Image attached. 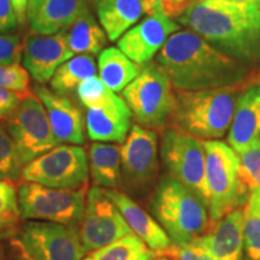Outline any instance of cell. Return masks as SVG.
<instances>
[{
	"mask_svg": "<svg viewBox=\"0 0 260 260\" xmlns=\"http://www.w3.org/2000/svg\"><path fill=\"white\" fill-rule=\"evenodd\" d=\"M176 90H204L259 81L260 69H253L214 48L197 32L178 30L155 56Z\"/></svg>",
	"mask_w": 260,
	"mask_h": 260,
	"instance_id": "obj_1",
	"label": "cell"
},
{
	"mask_svg": "<svg viewBox=\"0 0 260 260\" xmlns=\"http://www.w3.org/2000/svg\"><path fill=\"white\" fill-rule=\"evenodd\" d=\"M177 19L226 56L248 67L260 63V6L206 0L188 6Z\"/></svg>",
	"mask_w": 260,
	"mask_h": 260,
	"instance_id": "obj_2",
	"label": "cell"
},
{
	"mask_svg": "<svg viewBox=\"0 0 260 260\" xmlns=\"http://www.w3.org/2000/svg\"><path fill=\"white\" fill-rule=\"evenodd\" d=\"M259 81L204 90H176L171 125L199 139L223 138L232 124L237 100Z\"/></svg>",
	"mask_w": 260,
	"mask_h": 260,
	"instance_id": "obj_3",
	"label": "cell"
},
{
	"mask_svg": "<svg viewBox=\"0 0 260 260\" xmlns=\"http://www.w3.org/2000/svg\"><path fill=\"white\" fill-rule=\"evenodd\" d=\"M148 207L175 246L189 243L209 229L207 205L169 175L159 178L149 198Z\"/></svg>",
	"mask_w": 260,
	"mask_h": 260,
	"instance_id": "obj_4",
	"label": "cell"
},
{
	"mask_svg": "<svg viewBox=\"0 0 260 260\" xmlns=\"http://www.w3.org/2000/svg\"><path fill=\"white\" fill-rule=\"evenodd\" d=\"M205 178L210 195L209 212L212 222L234 210L241 209L251 191L240 176V159L234 149L219 140H206Z\"/></svg>",
	"mask_w": 260,
	"mask_h": 260,
	"instance_id": "obj_5",
	"label": "cell"
},
{
	"mask_svg": "<svg viewBox=\"0 0 260 260\" xmlns=\"http://www.w3.org/2000/svg\"><path fill=\"white\" fill-rule=\"evenodd\" d=\"M8 247L15 260H82L79 226L31 220L18 225Z\"/></svg>",
	"mask_w": 260,
	"mask_h": 260,
	"instance_id": "obj_6",
	"label": "cell"
},
{
	"mask_svg": "<svg viewBox=\"0 0 260 260\" xmlns=\"http://www.w3.org/2000/svg\"><path fill=\"white\" fill-rule=\"evenodd\" d=\"M174 89L160 67L157 63H147L122 90V95L139 125L162 132L171 121L176 99Z\"/></svg>",
	"mask_w": 260,
	"mask_h": 260,
	"instance_id": "obj_7",
	"label": "cell"
},
{
	"mask_svg": "<svg viewBox=\"0 0 260 260\" xmlns=\"http://www.w3.org/2000/svg\"><path fill=\"white\" fill-rule=\"evenodd\" d=\"M19 218L79 226L86 207L87 190L56 189L23 182L17 188Z\"/></svg>",
	"mask_w": 260,
	"mask_h": 260,
	"instance_id": "obj_8",
	"label": "cell"
},
{
	"mask_svg": "<svg viewBox=\"0 0 260 260\" xmlns=\"http://www.w3.org/2000/svg\"><path fill=\"white\" fill-rule=\"evenodd\" d=\"M160 158L167 175L200 197L209 207L204 141L175 125L167 126L161 134Z\"/></svg>",
	"mask_w": 260,
	"mask_h": 260,
	"instance_id": "obj_9",
	"label": "cell"
},
{
	"mask_svg": "<svg viewBox=\"0 0 260 260\" xmlns=\"http://www.w3.org/2000/svg\"><path fill=\"white\" fill-rule=\"evenodd\" d=\"M122 188L129 197L144 199L153 193L159 181L158 135L154 130L134 124L121 146Z\"/></svg>",
	"mask_w": 260,
	"mask_h": 260,
	"instance_id": "obj_10",
	"label": "cell"
},
{
	"mask_svg": "<svg viewBox=\"0 0 260 260\" xmlns=\"http://www.w3.org/2000/svg\"><path fill=\"white\" fill-rule=\"evenodd\" d=\"M88 154L77 145H58L22 169L21 180L56 189L87 188Z\"/></svg>",
	"mask_w": 260,
	"mask_h": 260,
	"instance_id": "obj_11",
	"label": "cell"
},
{
	"mask_svg": "<svg viewBox=\"0 0 260 260\" xmlns=\"http://www.w3.org/2000/svg\"><path fill=\"white\" fill-rule=\"evenodd\" d=\"M4 124L23 165L59 145L52 132L46 110L34 94L22 100Z\"/></svg>",
	"mask_w": 260,
	"mask_h": 260,
	"instance_id": "obj_12",
	"label": "cell"
},
{
	"mask_svg": "<svg viewBox=\"0 0 260 260\" xmlns=\"http://www.w3.org/2000/svg\"><path fill=\"white\" fill-rule=\"evenodd\" d=\"M133 234L122 213L106 197L103 188L93 186L87 191L86 207L79 224L84 251L94 252Z\"/></svg>",
	"mask_w": 260,
	"mask_h": 260,
	"instance_id": "obj_13",
	"label": "cell"
},
{
	"mask_svg": "<svg viewBox=\"0 0 260 260\" xmlns=\"http://www.w3.org/2000/svg\"><path fill=\"white\" fill-rule=\"evenodd\" d=\"M70 58L67 29L50 35L30 31L22 42L23 67L38 84L50 82L58 68Z\"/></svg>",
	"mask_w": 260,
	"mask_h": 260,
	"instance_id": "obj_14",
	"label": "cell"
},
{
	"mask_svg": "<svg viewBox=\"0 0 260 260\" xmlns=\"http://www.w3.org/2000/svg\"><path fill=\"white\" fill-rule=\"evenodd\" d=\"M180 25L162 15H147L118 39L117 46L134 63L145 65L153 59Z\"/></svg>",
	"mask_w": 260,
	"mask_h": 260,
	"instance_id": "obj_15",
	"label": "cell"
},
{
	"mask_svg": "<svg viewBox=\"0 0 260 260\" xmlns=\"http://www.w3.org/2000/svg\"><path fill=\"white\" fill-rule=\"evenodd\" d=\"M133 113L125 100L110 92L102 103L86 109L87 135L95 142L123 144L132 128Z\"/></svg>",
	"mask_w": 260,
	"mask_h": 260,
	"instance_id": "obj_16",
	"label": "cell"
},
{
	"mask_svg": "<svg viewBox=\"0 0 260 260\" xmlns=\"http://www.w3.org/2000/svg\"><path fill=\"white\" fill-rule=\"evenodd\" d=\"M34 95L39 98L47 112L52 132L58 144L83 145L84 121L82 112L68 95H60L44 84L35 83Z\"/></svg>",
	"mask_w": 260,
	"mask_h": 260,
	"instance_id": "obj_17",
	"label": "cell"
},
{
	"mask_svg": "<svg viewBox=\"0 0 260 260\" xmlns=\"http://www.w3.org/2000/svg\"><path fill=\"white\" fill-rule=\"evenodd\" d=\"M104 189V188H103ZM106 197L116 205L130 230L157 254L165 253L172 247V242L160 224L148 212L135 203L132 197L118 189H104Z\"/></svg>",
	"mask_w": 260,
	"mask_h": 260,
	"instance_id": "obj_18",
	"label": "cell"
},
{
	"mask_svg": "<svg viewBox=\"0 0 260 260\" xmlns=\"http://www.w3.org/2000/svg\"><path fill=\"white\" fill-rule=\"evenodd\" d=\"M260 139V83L243 90L237 100L228 134V142L236 153Z\"/></svg>",
	"mask_w": 260,
	"mask_h": 260,
	"instance_id": "obj_19",
	"label": "cell"
},
{
	"mask_svg": "<svg viewBox=\"0 0 260 260\" xmlns=\"http://www.w3.org/2000/svg\"><path fill=\"white\" fill-rule=\"evenodd\" d=\"M198 239L214 260H240L243 249L242 207L223 216L207 235Z\"/></svg>",
	"mask_w": 260,
	"mask_h": 260,
	"instance_id": "obj_20",
	"label": "cell"
},
{
	"mask_svg": "<svg viewBox=\"0 0 260 260\" xmlns=\"http://www.w3.org/2000/svg\"><path fill=\"white\" fill-rule=\"evenodd\" d=\"M88 9V0H44L30 21L31 31L56 34L69 29Z\"/></svg>",
	"mask_w": 260,
	"mask_h": 260,
	"instance_id": "obj_21",
	"label": "cell"
},
{
	"mask_svg": "<svg viewBox=\"0 0 260 260\" xmlns=\"http://www.w3.org/2000/svg\"><path fill=\"white\" fill-rule=\"evenodd\" d=\"M96 14L109 40L116 41L145 14L144 0H104Z\"/></svg>",
	"mask_w": 260,
	"mask_h": 260,
	"instance_id": "obj_22",
	"label": "cell"
},
{
	"mask_svg": "<svg viewBox=\"0 0 260 260\" xmlns=\"http://www.w3.org/2000/svg\"><path fill=\"white\" fill-rule=\"evenodd\" d=\"M88 161L94 186L104 189H121V146L94 142L89 148Z\"/></svg>",
	"mask_w": 260,
	"mask_h": 260,
	"instance_id": "obj_23",
	"label": "cell"
},
{
	"mask_svg": "<svg viewBox=\"0 0 260 260\" xmlns=\"http://www.w3.org/2000/svg\"><path fill=\"white\" fill-rule=\"evenodd\" d=\"M100 80L112 92H122L141 73L142 65L129 59L117 47H109L100 52L98 58Z\"/></svg>",
	"mask_w": 260,
	"mask_h": 260,
	"instance_id": "obj_24",
	"label": "cell"
},
{
	"mask_svg": "<svg viewBox=\"0 0 260 260\" xmlns=\"http://www.w3.org/2000/svg\"><path fill=\"white\" fill-rule=\"evenodd\" d=\"M68 46L71 54L99 53L106 45L107 35L89 10L83 12L69 29H67Z\"/></svg>",
	"mask_w": 260,
	"mask_h": 260,
	"instance_id": "obj_25",
	"label": "cell"
},
{
	"mask_svg": "<svg viewBox=\"0 0 260 260\" xmlns=\"http://www.w3.org/2000/svg\"><path fill=\"white\" fill-rule=\"evenodd\" d=\"M96 76V64L90 54H77L64 61L50 81L51 89L60 95L76 90L83 81Z\"/></svg>",
	"mask_w": 260,
	"mask_h": 260,
	"instance_id": "obj_26",
	"label": "cell"
},
{
	"mask_svg": "<svg viewBox=\"0 0 260 260\" xmlns=\"http://www.w3.org/2000/svg\"><path fill=\"white\" fill-rule=\"evenodd\" d=\"M155 255L157 253L135 234H129L90 254L93 260H152Z\"/></svg>",
	"mask_w": 260,
	"mask_h": 260,
	"instance_id": "obj_27",
	"label": "cell"
},
{
	"mask_svg": "<svg viewBox=\"0 0 260 260\" xmlns=\"http://www.w3.org/2000/svg\"><path fill=\"white\" fill-rule=\"evenodd\" d=\"M243 251L246 260H260V193L251 191L243 206Z\"/></svg>",
	"mask_w": 260,
	"mask_h": 260,
	"instance_id": "obj_28",
	"label": "cell"
},
{
	"mask_svg": "<svg viewBox=\"0 0 260 260\" xmlns=\"http://www.w3.org/2000/svg\"><path fill=\"white\" fill-rule=\"evenodd\" d=\"M23 167L14 140L5 126L0 125V181H19Z\"/></svg>",
	"mask_w": 260,
	"mask_h": 260,
	"instance_id": "obj_29",
	"label": "cell"
},
{
	"mask_svg": "<svg viewBox=\"0 0 260 260\" xmlns=\"http://www.w3.org/2000/svg\"><path fill=\"white\" fill-rule=\"evenodd\" d=\"M240 176L249 191L260 193V139L237 153Z\"/></svg>",
	"mask_w": 260,
	"mask_h": 260,
	"instance_id": "obj_30",
	"label": "cell"
},
{
	"mask_svg": "<svg viewBox=\"0 0 260 260\" xmlns=\"http://www.w3.org/2000/svg\"><path fill=\"white\" fill-rule=\"evenodd\" d=\"M30 75L24 67L19 64L0 65V87L29 95Z\"/></svg>",
	"mask_w": 260,
	"mask_h": 260,
	"instance_id": "obj_31",
	"label": "cell"
},
{
	"mask_svg": "<svg viewBox=\"0 0 260 260\" xmlns=\"http://www.w3.org/2000/svg\"><path fill=\"white\" fill-rule=\"evenodd\" d=\"M110 92H112V90L107 88L105 83L98 76L83 81L76 88V95L79 98L80 103L86 109L102 103L109 95Z\"/></svg>",
	"mask_w": 260,
	"mask_h": 260,
	"instance_id": "obj_32",
	"label": "cell"
},
{
	"mask_svg": "<svg viewBox=\"0 0 260 260\" xmlns=\"http://www.w3.org/2000/svg\"><path fill=\"white\" fill-rule=\"evenodd\" d=\"M189 6V0H144L145 14L178 17Z\"/></svg>",
	"mask_w": 260,
	"mask_h": 260,
	"instance_id": "obj_33",
	"label": "cell"
},
{
	"mask_svg": "<svg viewBox=\"0 0 260 260\" xmlns=\"http://www.w3.org/2000/svg\"><path fill=\"white\" fill-rule=\"evenodd\" d=\"M21 59V38L17 34L0 32V65L19 64Z\"/></svg>",
	"mask_w": 260,
	"mask_h": 260,
	"instance_id": "obj_34",
	"label": "cell"
},
{
	"mask_svg": "<svg viewBox=\"0 0 260 260\" xmlns=\"http://www.w3.org/2000/svg\"><path fill=\"white\" fill-rule=\"evenodd\" d=\"M165 253H170L176 260H214L213 256L204 248L199 239H195L186 245H172L171 248Z\"/></svg>",
	"mask_w": 260,
	"mask_h": 260,
	"instance_id": "obj_35",
	"label": "cell"
},
{
	"mask_svg": "<svg viewBox=\"0 0 260 260\" xmlns=\"http://www.w3.org/2000/svg\"><path fill=\"white\" fill-rule=\"evenodd\" d=\"M19 216L17 188L15 183L0 181V217Z\"/></svg>",
	"mask_w": 260,
	"mask_h": 260,
	"instance_id": "obj_36",
	"label": "cell"
},
{
	"mask_svg": "<svg viewBox=\"0 0 260 260\" xmlns=\"http://www.w3.org/2000/svg\"><path fill=\"white\" fill-rule=\"evenodd\" d=\"M27 95L0 87V122H4L17 109Z\"/></svg>",
	"mask_w": 260,
	"mask_h": 260,
	"instance_id": "obj_37",
	"label": "cell"
},
{
	"mask_svg": "<svg viewBox=\"0 0 260 260\" xmlns=\"http://www.w3.org/2000/svg\"><path fill=\"white\" fill-rule=\"evenodd\" d=\"M19 216L0 217V258L4 253V247L8 245L10 239L15 235L19 225Z\"/></svg>",
	"mask_w": 260,
	"mask_h": 260,
	"instance_id": "obj_38",
	"label": "cell"
},
{
	"mask_svg": "<svg viewBox=\"0 0 260 260\" xmlns=\"http://www.w3.org/2000/svg\"><path fill=\"white\" fill-rule=\"evenodd\" d=\"M18 22L16 18L11 0H0V32H9L17 27Z\"/></svg>",
	"mask_w": 260,
	"mask_h": 260,
	"instance_id": "obj_39",
	"label": "cell"
},
{
	"mask_svg": "<svg viewBox=\"0 0 260 260\" xmlns=\"http://www.w3.org/2000/svg\"><path fill=\"white\" fill-rule=\"evenodd\" d=\"M28 2L29 0H11L12 8H14L16 18H17L18 24H24L27 19L28 11Z\"/></svg>",
	"mask_w": 260,
	"mask_h": 260,
	"instance_id": "obj_40",
	"label": "cell"
},
{
	"mask_svg": "<svg viewBox=\"0 0 260 260\" xmlns=\"http://www.w3.org/2000/svg\"><path fill=\"white\" fill-rule=\"evenodd\" d=\"M42 2H44V0H29V2H28L27 19L29 22H30L31 19L34 18L35 14H37L39 8H40V5L42 4Z\"/></svg>",
	"mask_w": 260,
	"mask_h": 260,
	"instance_id": "obj_41",
	"label": "cell"
},
{
	"mask_svg": "<svg viewBox=\"0 0 260 260\" xmlns=\"http://www.w3.org/2000/svg\"><path fill=\"white\" fill-rule=\"evenodd\" d=\"M236 3H243V4H253L260 6V0H233Z\"/></svg>",
	"mask_w": 260,
	"mask_h": 260,
	"instance_id": "obj_42",
	"label": "cell"
},
{
	"mask_svg": "<svg viewBox=\"0 0 260 260\" xmlns=\"http://www.w3.org/2000/svg\"><path fill=\"white\" fill-rule=\"evenodd\" d=\"M203 2H206V0H189V5L197 4V3H203Z\"/></svg>",
	"mask_w": 260,
	"mask_h": 260,
	"instance_id": "obj_43",
	"label": "cell"
},
{
	"mask_svg": "<svg viewBox=\"0 0 260 260\" xmlns=\"http://www.w3.org/2000/svg\"><path fill=\"white\" fill-rule=\"evenodd\" d=\"M92 2H93V4H94V5H95V6H98V5H99V4H100V3H102V2H104V0H92Z\"/></svg>",
	"mask_w": 260,
	"mask_h": 260,
	"instance_id": "obj_44",
	"label": "cell"
},
{
	"mask_svg": "<svg viewBox=\"0 0 260 260\" xmlns=\"http://www.w3.org/2000/svg\"><path fill=\"white\" fill-rule=\"evenodd\" d=\"M82 260H93V259H92V256L89 255V256H86V258H83Z\"/></svg>",
	"mask_w": 260,
	"mask_h": 260,
	"instance_id": "obj_45",
	"label": "cell"
},
{
	"mask_svg": "<svg viewBox=\"0 0 260 260\" xmlns=\"http://www.w3.org/2000/svg\"><path fill=\"white\" fill-rule=\"evenodd\" d=\"M154 260H170V259H167V258H158V259H154Z\"/></svg>",
	"mask_w": 260,
	"mask_h": 260,
	"instance_id": "obj_46",
	"label": "cell"
}]
</instances>
